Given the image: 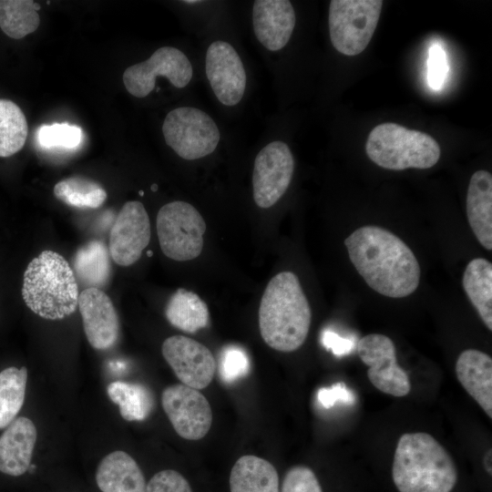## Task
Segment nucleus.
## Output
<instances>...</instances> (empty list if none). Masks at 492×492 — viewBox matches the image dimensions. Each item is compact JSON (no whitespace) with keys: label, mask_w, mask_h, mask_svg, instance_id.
I'll use <instances>...</instances> for the list:
<instances>
[{"label":"nucleus","mask_w":492,"mask_h":492,"mask_svg":"<svg viewBox=\"0 0 492 492\" xmlns=\"http://www.w3.org/2000/svg\"><path fill=\"white\" fill-rule=\"evenodd\" d=\"M243 24H235L197 41L200 84L220 118L233 121L244 112L254 90L255 77L243 48Z\"/></svg>","instance_id":"obj_1"},{"label":"nucleus","mask_w":492,"mask_h":492,"mask_svg":"<svg viewBox=\"0 0 492 492\" xmlns=\"http://www.w3.org/2000/svg\"><path fill=\"white\" fill-rule=\"evenodd\" d=\"M351 262L376 292L403 298L418 287L421 269L412 250L393 232L374 225L356 229L344 241Z\"/></svg>","instance_id":"obj_2"},{"label":"nucleus","mask_w":492,"mask_h":492,"mask_svg":"<svg viewBox=\"0 0 492 492\" xmlns=\"http://www.w3.org/2000/svg\"><path fill=\"white\" fill-rule=\"evenodd\" d=\"M312 311L298 277L282 272L268 282L259 307L261 335L271 348L290 353L305 342Z\"/></svg>","instance_id":"obj_3"},{"label":"nucleus","mask_w":492,"mask_h":492,"mask_svg":"<svg viewBox=\"0 0 492 492\" xmlns=\"http://www.w3.org/2000/svg\"><path fill=\"white\" fill-rule=\"evenodd\" d=\"M392 477L399 492H451L458 474L446 449L433 436L416 432L399 437Z\"/></svg>","instance_id":"obj_4"},{"label":"nucleus","mask_w":492,"mask_h":492,"mask_svg":"<svg viewBox=\"0 0 492 492\" xmlns=\"http://www.w3.org/2000/svg\"><path fill=\"white\" fill-rule=\"evenodd\" d=\"M122 80L128 93L136 98H149L166 89L186 97L200 84L197 46H160L145 59L128 67Z\"/></svg>","instance_id":"obj_5"},{"label":"nucleus","mask_w":492,"mask_h":492,"mask_svg":"<svg viewBox=\"0 0 492 492\" xmlns=\"http://www.w3.org/2000/svg\"><path fill=\"white\" fill-rule=\"evenodd\" d=\"M22 297L26 305L46 320H62L78 305V287L67 261L53 251H44L27 265Z\"/></svg>","instance_id":"obj_6"},{"label":"nucleus","mask_w":492,"mask_h":492,"mask_svg":"<svg viewBox=\"0 0 492 492\" xmlns=\"http://www.w3.org/2000/svg\"><path fill=\"white\" fill-rule=\"evenodd\" d=\"M282 128L281 117L269 118L252 150L251 197L260 209L276 205L292 181L295 159Z\"/></svg>","instance_id":"obj_7"},{"label":"nucleus","mask_w":492,"mask_h":492,"mask_svg":"<svg viewBox=\"0 0 492 492\" xmlns=\"http://www.w3.org/2000/svg\"><path fill=\"white\" fill-rule=\"evenodd\" d=\"M365 151L376 165L392 170L429 169L440 158V147L434 138L393 122L372 129Z\"/></svg>","instance_id":"obj_8"},{"label":"nucleus","mask_w":492,"mask_h":492,"mask_svg":"<svg viewBox=\"0 0 492 492\" xmlns=\"http://www.w3.org/2000/svg\"><path fill=\"white\" fill-rule=\"evenodd\" d=\"M383 1L332 0L328 7V34L333 47L342 55L362 53L377 26Z\"/></svg>","instance_id":"obj_9"},{"label":"nucleus","mask_w":492,"mask_h":492,"mask_svg":"<svg viewBox=\"0 0 492 492\" xmlns=\"http://www.w3.org/2000/svg\"><path fill=\"white\" fill-rule=\"evenodd\" d=\"M156 227L160 249L168 258L184 261L200 254L206 223L190 202L173 200L164 204L158 211Z\"/></svg>","instance_id":"obj_10"},{"label":"nucleus","mask_w":492,"mask_h":492,"mask_svg":"<svg viewBox=\"0 0 492 492\" xmlns=\"http://www.w3.org/2000/svg\"><path fill=\"white\" fill-rule=\"evenodd\" d=\"M357 353L368 366L367 377L376 389L395 397L409 394V376L397 364L395 346L388 336L381 333L364 335L357 342Z\"/></svg>","instance_id":"obj_11"},{"label":"nucleus","mask_w":492,"mask_h":492,"mask_svg":"<svg viewBox=\"0 0 492 492\" xmlns=\"http://www.w3.org/2000/svg\"><path fill=\"white\" fill-rule=\"evenodd\" d=\"M162 407L177 434L188 440H199L209 432L212 413L207 398L197 389L183 384L166 387Z\"/></svg>","instance_id":"obj_12"},{"label":"nucleus","mask_w":492,"mask_h":492,"mask_svg":"<svg viewBox=\"0 0 492 492\" xmlns=\"http://www.w3.org/2000/svg\"><path fill=\"white\" fill-rule=\"evenodd\" d=\"M150 241V221L144 205L127 201L109 233L108 251L115 263L129 266L141 256Z\"/></svg>","instance_id":"obj_13"},{"label":"nucleus","mask_w":492,"mask_h":492,"mask_svg":"<svg viewBox=\"0 0 492 492\" xmlns=\"http://www.w3.org/2000/svg\"><path fill=\"white\" fill-rule=\"evenodd\" d=\"M161 351L181 384L199 390L212 381L216 361L204 344L183 335H173L163 342Z\"/></svg>","instance_id":"obj_14"},{"label":"nucleus","mask_w":492,"mask_h":492,"mask_svg":"<svg viewBox=\"0 0 492 492\" xmlns=\"http://www.w3.org/2000/svg\"><path fill=\"white\" fill-rule=\"evenodd\" d=\"M78 309L89 344L96 350L112 348L119 337V319L108 295L101 289L89 287L78 297Z\"/></svg>","instance_id":"obj_15"},{"label":"nucleus","mask_w":492,"mask_h":492,"mask_svg":"<svg viewBox=\"0 0 492 492\" xmlns=\"http://www.w3.org/2000/svg\"><path fill=\"white\" fill-rule=\"evenodd\" d=\"M176 5L186 28L197 41L224 27L242 23L241 2L182 0Z\"/></svg>","instance_id":"obj_16"},{"label":"nucleus","mask_w":492,"mask_h":492,"mask_svg":"<svg viewBox=\"0 0 492 492\" xmlns=\"http://www.w3.org/2000/svg\"><path fill=\"white\" fill-rule=\"evenodd\" d=\"M36 428L27 417L14 419L0 436V471L18 477L26 473L30 466Z\"/></svg>","instance_id":"obj_17"},{"label":"nucleus","mask_w":492,"mask_h":492,"mask_svg":"<svg viewBox=\"0 0 492 492\" xmlns=\"http://www.w3.org/2000/svg\"><path fill=\"white\" fill-rule=\"evenodd\" d=\"M456 374L468 395L492 418V358L476 349H466L457 357Z\"/></svg>","instance_id":"obj_18"},{"label":"nucleus","mask_w":492,"mask_h":492,"mask_svg":"<svg viewBox=\"0 0 492 492\" xmlns=\"http://www.w3.org/2000/svg\"><path fill=\"white\" fill-rule=\"evenodd\" d=\"M468 223L487 251L492 249V175L480 169L471 176L466 193Z\"/></svg>","instance_id":"obj_19"},{"label":"nucleus","mask_w":492,"mask_h":492,"mask_svg":"<svg viewBox=\"0 0 492 492\" xmlns=\"http://www.w3.org/2000/svg\"><path fill=\"white\" fill-rule=\"evenodd\" d=\"M96 481L102 492H147V484L137 462L126 452L109 453L99 463Z\"/></svg>","instance_id":"obj_20"},{"label":"nucleus","mask_w":492,"mask_h":492,"mask_svg":"<svg viewBox=\"0 0 492 492\" xmlns=\"http://www.w3.org/2000/svg\"><path fill=\"white\" fill-rule=\"evenodd\" d=\"M231 492H280L275 467L267 460L251 455L241 456L230 475Z\"/></svg>","instance_id":"obj_21"},{"label":"nucleus","mask_w":492,"mask_h":492,"mask_svg":"<svg viewBox=\"0 0 492 492\" xmlns=\"http://www.w3.org/2000/svg\"><path fill=\"white\" fill-rule=\"evenodd\" d=\"M464 290L487 328L492 330V264L486 259H473L462 280Z\"/></svg>","instance_id":"obj_22"},{"label":"nucleus","mask_w":492,"mask_h":492,"mask_svg":"<svg viewBox=\"0 0 492 492\" xmlns=\"http://www.w3.org/2000/svg\"><path fill=\"white\" fill-rule=\"evenodd\" d=\"M165 315L169 323L186 333H195L209 323V309L200 296L183 288L169 298Z\"/></svg>","instance_id":"obj_23"},{"label":"nucleus","mask_w":492,"mask_h":492,"mask_svg":"<svg viewBox=\"0 0 492 492\" xmlns=\"http://www.w3.org/2000/svg\"><path fill=\"white\" fill-rule=\"evenodd\" d=\"M73 266L77 278L87 286L98 288L105 286L111 274L108 248L98 240H92L78 248Z\"/></svg>","instance_id":"obj_24"},{"label":"nucleus","mask_w":492,"mask_h":492,"mask_svg":"<svg viewBox=\"0 0 492 492\" xmlns=\"http://www.w3.org/2000/svg\"><path fill=\"white\" fill-rule=\"evenodd\" d=\"M110 400L119 406L127 421H142L150 414L153 398L149 390L139 384L115 381L107 388Z\"/></svg>","instance_id":"obj_25"},{"label":"nucleus","mask_w":492,"mask_h":492,"mask_svg":"<svg viewBox=\"0 0 492 492\" xmlns=\"http://www.w3.org/2000/svg\"><path fill=\"white\" fill-rule=\"evenodd\" d=\"M39 9L31 0H0V28L9 37L21 39L37 29Z\"/></svg>","instance_id":"obj_26"},{"label":"nucleus","mask_w":492,"mask_h":492,"mask_svg":"<svg viewBox=\"0 0 492 492\" xmlns=\"http://www.w3.org/2000/svg\"><path fill=\"white\" fill-rule=\"evenodd\" d=\"M27 370L8 367L0 372V429L6 427L21 410L26 395Z\"/></svg>","instance_id":"obj_27"},{"label":"nucleus","mask_w":492,"mask_h":492,"mask_svg":"<svg viewBox=\"0 0 492 492\" xmlns=\"http://www.w3.org/2000/svg\"><path fill=\"white\" fill-rule=\"evenodd\" d=\"M28 128L21 108L13 101L0 98V157L7 158L25 145Z\"/></svg>","instance_id":"obj_28"},{"label":"nucleus","mask_w":492,"mask_h":492,"mask_svg":"<svg viewBox=\"0 0 492 492\" xmlns=\"http://www.w3.org/2000/svg\"><path fill=\"white\" fill-rule=\"evenodd\" d=\"M54 195L64 203L78 209H97L107 200V191L96 181L72 177L58 181Z\"/></svg>","instance_id":"obj_29"},{"label":"nucleus","mask_w":492,"mask_h":492,"mask_svg":"<svg viewBox=\"0 0 492 492\" xmlns=\"http://www.w3.org/2000/svg\"><path fill=\"white\" fill-rule=\"evenodd\" d=\"M82 139L81 128L67 122L42 125L36 131L37 143L46 149H74Z\"/></svg>","instance_id":"obj_30"},{"label":"nucleus","mask_w":492,"mask_h":492,"mask_svg":"<svg viewBox=\"0 0 492 492\" xmlns=\"http://www.w3.org/2000/svg\"><path fill=\"white\" fill-rule=\"evenodd\" d=\"M250 367L247 354L240 347L229 346L222 351L220 364L221 379L231 383L244 376Z\"/></svg>","instance_id":"obj_31"},{"label":"nucleus","mask_w":492,"mask_h":492,"mask_svg":"<svg viewBox=\"0 0 492 492\" xmlns=\"http://www.w3.org/2000/svg\"><path fill=\"white\" fill-rule=\"evenodd\" d=\"M282 492H323L314 472L305 466L290 468L282 481Z\"/></svg>","instance_id":"obj_32"},{"label":"nucleus","mask_w":492,"mask_h":492,"mask_svg":"<svg viewBox=\"0 0 492 492\" xmlns=\"http://www.w3.org/2000/svg\"><path fill=\"white\" fill-rule=\"evenodd\" d=\"M147 492H192L187 479L171 469L155 474L147 484Z\"/></svg>","instance_id":"obj_33"},{"label":"nucleus","mask_w":492,"mask_h":492,"mask_svg":"<svg viewBox=\"0 0 492 492\" xmlns=\"http://www.w3.org/2000/svg\"><path fill=\"white\" fill-rule=\"evenodd\" d=\"M447 70L446 54L443 48L438 45L432 46L429 49L428 57V82L433 89L437 90L442 87Z\"/></svg>","instance_id":"obj_34"},{"label":"nucleus","mask_w":492,"mask_h":492,"mask_svg":"<svg viewBox=\"0 0 492 492\" xmlns=\"http://www.w3.org/2000/svg\"><path fill=\"white\" fill-rule=\"evenodd\" d=\"M318 400L323 407L330 408L337 402L353 403L354 396L343 383H337L330 388H321L318 391Z\"/></svg>","instance_id":"obj_35"},{"label":"nucleus","mask_w":492,"mask_h":492,"mask_svg":"<svg viewBox=\"0 0 492 492\" xmlns=\"http://www.w3.org/2000/svg\"><path fill=\"white\" fill-rule=\"evenodd\" d=\"M322 343L325 348L331 350L336 355L346 354L352 349L351 341L343 339L330 331H325L323 333Z\"/></svg>","instance_id":"obj_36"},{"label":"nucleus","mask_w":492,"mask_h":492,"mask_svg":"<svg viewBox=\"0 0 492 492\" xmlns=\"http://www.w3.org/2000/svg\"><path fill=\"white\" fill-rule=\"evenodd\" d=\"M492 451L491 449H488L485 456H484V459H483V465H484V468L485 470L489 474L491 475V472H492Z\"/></svg>","instance_id":"obj_37"},{"label":"nucleus","mask_w":492,"mask_h":492,"mask_svg":"<svg viewBox=\"0 0 492 492\" xmlns=\"http://www.w3.org/2000/svg\"><path fill=\"white\" fill-rule=\"evenodd\" d=\"M36 465H30L29 467H28V470L29 471H34L36 469Z\"/></svg>","instance_id":"obj_38"}]
</instances>
